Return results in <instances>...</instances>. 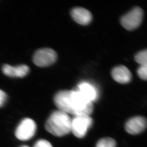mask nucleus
I'll list each match as a JSON object with an SVG mask.
<instances>
[{
    "instance_id": "4",
    "label": "nucleus",
    "mask_w": 147,
    "mask_h": 147,
    "mask_svg": "<svg viewBox=\"0 0 147 147\" xmlns=\"http://www.w3.org/2000/svg\"><path fill=\"white\" fill-rule=\"evenodd\" d=\"M143 15L142 9L135 7L121 18V24L128 31H133L138 28L142 24Z\"/></svg>"
},
{
    "instance_id": "1",
    "label": "nucleus",
    "mask_w": 147,
    "mask_h": 147,
    "mask_svg": "<svg viewBox=\"0 0 147 147\" xmlns=\"http://www.w3.org/2000/svg\"><path fill=\"white\" fill-rule=\"evenodd\" d=\"M54 102L59 110L74 116L90 115L93 111L92 102L77 90H60L54 96Z\"/></svg>"
},
{
    "instance_id": "13",
    "label": "nucleus",
    "mask_w": 147,
    "mask_h": 147,
    "mask_svg": "<svg viewBox=\"0 0 147 147\" xmlns=\"http://www.w3.org/2000/svg\"><path fill=\"white\" fill-rule=\"evenodd\" d=\"M135 60L140 65H147V50H143L138 53L135 57Z\"/></svg>"
},
{
    "instance_id": "16",
    "label": "nucleus",
    "mask_w": 147,
    "mask_h": 147,
    "mask_svg": "<svg viewBox=\"0 0 147 147\" xmlns=\"http://www.w3.org/2000/svg\"><path fill=\"white\" fill-rule=\"evenodd\" d=\"M7 99V95L3 91L0 90V107L3 106Z\"/></svg>"
},
{
    "instance_id": "14",
    "label": "nucleus",
    "mask_w": 147,
    "mask_h": 147,
    "mask_svg": "<svg viewBox=\"0 0 147 147\" xmlns=\"http://www.w3.org/2000/svg\"><path fill=\"white\" fill-rule=\"evenodd\" d=\"M137 74L141 79L146 81L147 77V65H140L137 69Z\"/></svg>"
},
{
    "instance_id": "12",
    "label": "nucleus",
    "mask_w": 147,
    "mask_h": 147,
    "mask_svg": "<svg viewBox=\"0 0 147 147\" xmlns=\"http://www.w3.org/2000/svg\"><path fill=\"white\" fill-rule=\"evenodd\" d=\"M116 142L114 139L106 138L100 139L96 144V147H116Z\"/></svg>"
},
{
    "instance_id": "3",
    "label": "nucleus",
    "mask_w": 147,
    "mask_h": 147,
    "mask_svg": "<svg viewBox=\"0 0 147 147\" xmlns=\"http://www.w3.org/2000/svg\"><path fill=\"white\" fill-rule=\"evenodd\" d=\"M92 124V119L90 115L75 116L71 119V131L74 136L82 138L86 135Z\"/></svg>"
},
{
    "instance_id": "2",
    "label": "nucleus",
    "mask_w": 147,
    "mask_h": 147,
    "mask_svg": "<svg viewBox=\"0 0 147 147\" xmlns=\"http://www.w3.org/2000/svg\"><path fill=\"white\" fill-rule=\"evenodd\" d=\"M71 119L66 113L60 110L53 112L45 123V128L51 134L61 137L71 131Z\"/></svg>"
},
{
    "instance_id": "5",
    "label": "nucleus",
    "mask_w": 147,
    "mask_h": 147,
    "mask_svg": "<svg viewBox=\"0 0 147 147\" xmlns=\"http://www.w3.org/2000/svg\"><path fill=\"white\" fill-rule=\"evenodd\" d=\"M57 59V53L54 50L50 48H42L35 53L33 61L37 66L46 67L55 63Z\"/></svg>"
},
{
    "instance_id": "17",
    "label": "nucleus",
    "mask_w": 147,
    "mask_h": 147,
    "mask_svg": "<svg viewBox=\"0 0 147 147\" xmlns=\"http://www.w3.org/2000/svg\"><path fill=\"white\" fill-rule=\"evenodd\" d=\"M22 147H28V146H22Z\"/></svg>"
},
{
    "instance_id": "8",
    "label": "nucleus",
    "mask_w": 147,
    "mask_h": 147,
    "mask_svg": "<svg viewBox=\"0 0 147 147\" xmlns=\"http://www.w3.org/2000/svg\"><path fill=\"white\" fill-rule=\"evenodd\" d=\"M71 17L77 23L82 25H87L92 20L90 11L82 7H75L71 11Z\"/></svg>"
},
{
    "instance_id": "9",
    "label": "nucleus",
    "mask_w": 147,
    "mask_h": 147,
    "mask_svg": "<svg viewBox=\"0 0 147 147\" xmlns=\"http://www.w3.org/2000/svg\"><path fill=\"white\" fill-rule=\"evenodd\" d=\"M111 76L114 81L121 84H127L131 81L132 74L127 67L124 65L116 66L111 71Z\"/></svg>"
},
{
    "instance_id": "10",
    "label": "nucleus",
    "mask_w": 147,
    "mask_h": 147,
    "mask_svg": "<svg viewBox=\"0 0 147 147\" xmlns=\"http://www.w3.org/2000/svg\"><path fill=\"white\" fill-rule=\"evenodd\" d=\"M2 71L3 73L8 76L22 78L27 75L30 68L26 65L11 66L8 64H4L2 68Z\"/></svg>"
},
{
    "instance_id": "15",
    "label": "nucleus",
    "mask_w": 147,
    "mask_h": 147,
    "mask_svg": "<svg viewBox=\"0 0 147 147\" xmlns=\"http://www.w3.org/2000/svg\"><path fill=\"white\" fill-rule=\"evenodd\" d=\"M34 147H53L52 145L47 140H40L35 144Z\"/></svg>"
},
{
    "instance_id": "11",
    "label": "nucleus",
    "mask_w": 147,
    "mask_h": 147,
    "mask_svg": "<svg viewBox=\"0 0 147 147\" xmlns=\"http://www.w3.org/2000/svg\"><path fill=\"white\" fill-rule=\"evenodd\" d=\"M77 90L86 99L92 102L97 98L98 92L96 88L87 82H83L79 84Z\"/></svg>"
},
{
    "instance_id": "7",
    "label": "nucleus",
    "mask_w": 147,
    "mask_h": 147,
    "mask_svg": "<svg viewBox=\"0 0 147 147\" xmlns=\"http://www.w3.org/2000/svg\"><path fill=\"white\" fill-rule=\"evenodd\" d=\"M147 127V120L142 116L131 118L125 124V130L129 134L136 135L143 131Z\"/></svg>"
},
{
    "instance_id": "6",
    "label": "nucleus",
    "mask_w": 147,
    "mask_h": 147,
    "mask_svg": "<svg viewBox=\"0 0 147 147\" xmlns=\"http://www.w3.org/2000/svg\"><path fill=\"white\" fill-rule=\"evenodd\" d=\"M36 129L37 126L34 121L30 118L24 119L16 129V137L22 141L29 140L36 133Z\"/></svg>"
}]
</instances>
